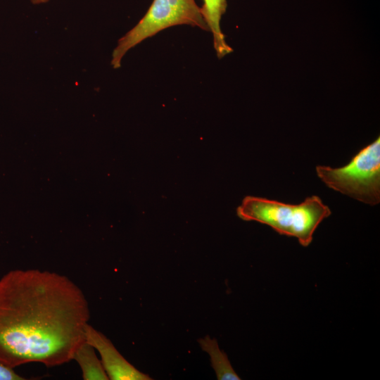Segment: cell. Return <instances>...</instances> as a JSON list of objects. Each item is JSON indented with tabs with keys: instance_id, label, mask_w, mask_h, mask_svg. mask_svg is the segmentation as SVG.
<instances>
[{
	"instance_id": "30bf717a",
	"label": "cell",
	"mask_w": 380,
	"mask_h": 380,
	"mask_svg": "<svg viewBox=\"0 0 380 380\" xmlns=\"http://www.w3.org/2000/svg\"><path fill=\"white\" fill-rule=\"evenodd\" d=\"M49 1V0H30V1L32 4H35V5L45 4V3L48 2Z\"/></svg>"
},
{
	"instance_id": "52a82bcc",
	"label": "cell",
	"mask_w": 380,
	"mask_h": 380,
	"mask_svg": "<svg viewBox=\"0 0 380 380\" xmlns=\"http://www.w3.org/2000/svg\"><path fill=\"white\" fill-rule=\"evenodd\" d=\"M72 360L80 366L84 380L109 379L95 348L85 340L75 350Z\"/></svg>"
},
{
	"instance_id": "ba28073f",
	"label": "cell",
	"mask_w": 380,
	"mask_h": 380,
	"mask_svg": "<svg viewBox=\"0 0 380 380\" xmlns=\"http://www.w3.org/2000/svg\"><path fill=\"white\" fill-rule=\"evenodd\" d=\"M203 350L208 353L210 357L212 367L217 379L240 380L241 379L232 368L225 353L221 350L215 338L206 336L198 340Z\"/></svg>"
},
{
	"instance_id": "8992f818",
	"label": "cell",
	"mask_w": 380,
	"mask_h": 380,
	"mask_svg": "<svg viewBox=\"0 0 380 380\" xmlns=\"http://www.w3.org/2000/svg\"><path fill=\"white\" fill-rule=\"evenodd\" d=\"M201 12L213 37L214 49L217 56L222 58L233 50L227 44L220 28V20L227 7V0H203Z\"/></svg>"
},
{
	"instance_id": "3957f363",
	"label": "cell",
	"mask_w": 380,
	"mask_h": 380,
	"mask_svg": "<svg viewBox=\"0 0 380 380\" xmlns=\"http://www.w3.org/2000/svg\"><path fill=\"white\" fill-rule=\"evenodd\" d=\"M317 177L327 186L369 205L380 202V137L360 150L341 167L317 165Z\"/></svg>"
},
{
	"instance_id": "5b68a950",
	"label": "cell",
	"mask_w": 380,
	"mask_h": 380,
	"mask_svg": "<svg viewBox=\"0 0 380 380\" xmlns=\"http://www.w3.org/2000/svg\"><path fill=\"white\" fill-rule=\"evenodd\" d=\"M84 338L96 350L102 365L111 380H150L151 378L131 365L101 332L87 324Z\"/></svg>"
},
{
	"instance_id": "7a4b0ae2",
	"label": "cell",
	"mask_w": 380,
	"mask_h": 380,
	"mask_svg": "<svg viewBox=\"0 0 380 380\" xmlns=\"http://www.w3.org/2000/svg\"><path fill=\"white\" fill-rule=\"evenodd\" d=\"M236 213L243 220L256 221L281 235L296 237L306 247L311 243L319 224L331 215V211L317 196L307 197L299 204L247 196Z\"/></svg>"
},
{
	"instance_id": "9c48e42d",
	"label": "cell",
	"mask_w": 380,
	"mask_h": 380,
	"mask_svg": "<svg viewBox=\"0 0 380 380\" xmlns=\"http://www.w3.org/2000/svg\"><path fill=\"white\" fill-rule=\"evenodd\" d=\"M27 378L18 374L13 368L0 363V380H25Z\"/></svg>"
},
{
	"instance_id": "6da1fadb",
	"label": "cell",
	"mask_w": 380,
	"mask_h": 380,
	"mask_svg": "<svg viewBox=\"0 0 380 380\" xmlns=\"http://www.w3.org/2000/svg\"><path fill=\"white\" fill-rule=\"evenodd\" d=\"M90 317L82 289L68 277L38 269L0 278V363L15 369L72 360Z\"/></svg>"
},
{
	"instance_id": "277c9868",
	"label": "cell",
	"mask_w": 380,
	"mask_h": 380,
	"mask_svg": "<svg viewBox=\"0 0 380 380\" xmlns=\"http://www.w3.org/2000/svg\"><path fill=\"white\" fill-rule=\"evenodd\" d=\"M179 25L209 31L195 0H153L139 23L118 40L112 53L111 65L119 68L129 49L160 31Z\"/></svg>"
}]
</instances>
